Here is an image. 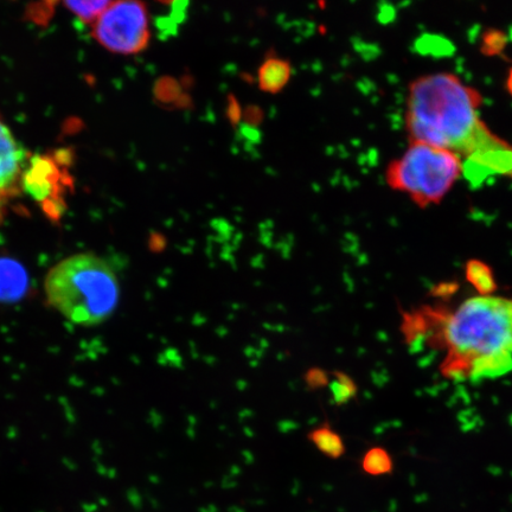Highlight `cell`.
I'll return each instance as SVG.
<instances>
[{"mask_svg":"<svg viewBox=\"0 0 512 512\" xmlns=\"http://www.w3.org/2000/svg\"><path fill=\"white\" fill-rule=\"evenodd\" d=\"M63 152L56 156H35L29 160L22 181V189L27 191L32 200L40 202L50 219H60L66 209L63 201L64 191L69 181L63 166L67 157Z\"/></svg>","mask_w":512,"mask_h":512,"instance_id":"cell-6","label":"cell"},{"mask_svg":"<svg viewBox=\"0 0 512 512\" xmlns=\"http://www.w3.org/2000/svg\"><path fill=\"white\" fill-rule=\"evenodd\" d=\"M55 3L30 5L29 17L38 24L47 23L53 15Z\"/></svg>","mask_w":512,"mask_h":512,"instance_id":"cell-17","label":"cell"},{"mask_svg":"<svg viewBox=\"0 0 512 512\" xmlns=\"http://www.w3.org/2000/svg\"><path fill=\"white\" fill-rule=\"evenodd\" d=\"M483 96L457 75L435 73L416 78L408 87L406 127L411 142L456 153L484 123Z\"/></svg>","mask_w":512,"mask_h":512,"instance_id":"cell-2","label":"cell"},{"mask_svg":"<svg viewBox=\"0 0 512 512\" xmlns=\"http://www.w3.org/2000/svg\"><path fill=\"white\" fill-rule=\"evenodd\" d=\"M508 42L509 37L504 31L496 28L486 29L480 40V53L486 57L502 56Z\"/></svg>","mask_w":512,"mask_h":512,"instance_id":"cell-14","label":"cell"},{"mask_svg":"<svg viewBox=\"0 0 512 512\" xmlns=\"http://www.w3.org/2000/svg\"><path fill=\"white\" fill-rule=\"evenodd\" d=\"M407 341H428L445 352L441 373L453 381L494 380L512 370V299L478 296L456 310L406 315Z\"/></svg>","mask_w":512,"mask_h":512,"instance_id":"cell-1","label":"cell"},{"mask_svg":"<svg viewBox=\"0 0 512 512\" xmlns=\"http://www.w3.org/2000/svg\"><path fill=\"white\" fill-rule=\"evenodd\" d=\"M27 163V151L17 142L9 126L0 119V209L19 195Z\"/></svg>","mask_w":512,"mask_h":512,"instance_id":"cell-7","label":"cell"},{"mask_svg":"<svg viewBox=\"0 0 512 512\" xmlns=\"http://www.w3.org/2000/svg\"><path fill=\"white\" fill-rule=\"evenodd\" d=\"M505 87H507L509 95L512 96V67L509 69L507 82H505Z\"/></svg>","mask_w":512,"mask_h":512,"instance_id":"cell-18","label":"cell"},{"mask_svg":"<svg viewBox=\"0 0 512 512\" xmlns=\"http://www.w3.org/2000/svg\"><path fill=\"white\" fill-rule=\"evenodd\" d=\"M466 280L477 291L479 296L489 297L497 291V281L492 268L485 262L472 259L466 262Z\"/></svg>","mask_w":512,"mask_h":512,"instance_id":"cell-10","label":"cell"},{"mask_svg":"<svg viewBox=\"0 0 512 512\" xmlns=\"http://www.w3.org/2000/svg\"><path fill=\"white\" fill-rule=\"evenodd\" d=\"M149 14L145 4L115 2L94 24V37L102 47L120 55H134L150 42Z\"/></svg>","mask_w":512,"mask_h":512,"instance_id":"cell-5","label":"cell"},{"mask_svg":"<svg viewBox=\"0 0 512 512\" xmlns=\"http://www.w3.org/2000/svg\"><path fill=\"white\" fill-rule=\"evenodd\" d=\"M464 171L463 159L456 153L411 142L407 151L388 165L386 178L390 188L425 209L443 202Z\"/></svg>","mask_w":512,"mask_h":512,"instance_id":"cell-4","label":"cell"},{"mask_svg":"<svg viewBox=\"0 0 512 512\" xmlns=\"http://www.w3.org/2000/svg\"><path fill=\"white\" fill-rule=\"evenodd\" d=\"M393 459L382 447H373L364 454L362 469L371 476L388 475L393 471Z\"/></svg>","mask_w":512,"mask_h":512,"instance_id":"cell-13","label":"cell"},{"mask_svg":"<svg viewBox=\"0 0 512 512\" xmlns=\"http://www.w3.org/2000/svg\"><path fill=\"white\" fill-rule=\"evenodd\" d=\"M330 375L334 376L329 388L335 406L342 407L356 398L358 393L357 384L347 373L342 370H334Z\"/></svg>","mask_w":512,"mask_h":512,"instance_id":"cell-12","label":"cell"},{"mask_svg":"<svg viewBox=\"0 0 512 512\" xmlns=\"http://www.w3.org/2000/svg\"><path fill=\"white\" fill-rule=\"evenodd\" d=\"M27 286V273L17 261L0 258V294L21 293Z\"/></svg>","mask_w":512,"mask_h":512,"instance_id":"cell-11","label":"cell"},{"mask_svg":"<svg viewBox=\"0 0 512 512\" xmlns=\"http://www.w3.org/2000/svg\"><path fill=\"white\" fill-rule=\"evenodd\" d=\"M304 382L307 389L316 392V390L330 386V373L318 367L307 369L304 374Z\"/></svg>","mask_w":512,"mask_h":512,"instance_id":"cell-16","label":"cell"},{"mask_svg":"<svg viewBox=\"0 0 512 512\" xmlns=\"http://www.w3.org/2000/svg\"><path fill=\"white\" fill-rule=\"evenodd\" d=\"M307 440L330 459H341L347 452L342 435L332 428L329 421L323 422L322 425L307 433Z\"/></svg>","mask_w":512,"mask_h":512,"instance_id":"cell-9","label":"cell"},{"mask_svg":"<svg viewBox=\"0 0 512 512\" xmlns=\"http://www.w3.org/2000/svg\"><path fill=\"white\" fill-rule=\"evenodd\" d=\"M112 2H67L64 6L85 23H94Z\"/></svg>","mask_w":512,"mask_h":512,"instance_id":"cell-15","label":"cell"},{"mask_svg":"<svg viewBox=\"0 0 512 512\" xmlns=\"http://www.w3.org/2000/svg\"><path fill=\"white\" fill-rule=\"evenodd\" d=\"M292 76L291 64L279 57L267 59L259 69L258 81L261 91L277 94L286 87Z\"/></svg>","mask_w":512,"mask_h":512,"instance_id":"cell-8","label":"cell"},{"mask_svg":"<svg viewBox=\"0 0 512 512\" xmlns=\"http://www.w3.org/2000/svg\"><path fill=\"white\" fill-rule=\"evenodd\" d=\"M43 291L51 309L83 328L107 322L117 310L121 294L113 267L92 253L68 256L50 268Z\"/></svg>","mask_w":512,"mask_h":512,"instance_id":"cell-3","label":"cell"}]
</instances>
